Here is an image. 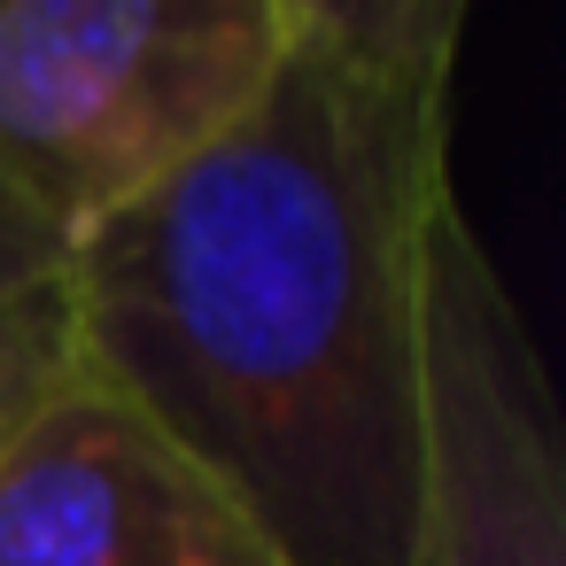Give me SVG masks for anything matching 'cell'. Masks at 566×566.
Returning a JSON list of instances; mask_svg holds the SVG:
<instances>
[{
    "label": "cell",
    "instance_id": "cell-2",
    "mask_svg": "<svg viewBox=\"0 0 566 566\" xmlns=\"http://www.w3.org/2000/svg\"><path fill=\"white\" fill-rule=\"evenodd\" d=\"M303 0H0V195L63 249L272 86Z\"/></svg>",
    "mask_w": 566,
    "mask_h": 566
},
{
    "label": "cell",
    "instance_id": "cell-4",
    "mask_svg": "<svg viewBox=\"0 0 566 566\" xmlns=\"http://www.w3.org/2000/svg\"><path fill=\"white\" fill-rule=\"evenodd\" d=\"M0 566H280L125 396L78 365L0 442Z\"/></svg>",
    "mask_w": 566,
    "mask_h": 566
},
{
    "label": "cell",
    "instance_id": "cell-5",
    "mask_svg": "<svg viewBox=\"0 0 566 566\" xmlns=\"http://www.w3.org/2000/svg\"><path fill=\"white\" fill-rule=\"evenodd\" d=\"M71 373V311H63V272L40 287L0 295V442L17 434V419Z\"/></svg>",
    "mask_w": 566,
    "mask_h": 566
},
{
    "label": "cell",
    "instance_id": "cell-1",
    "mask_svg": "<svg viewBox=\"0 0 566 566\" xmlns=\"http://www.w3.org/2000/svg\"><path fill=\"white\" fill-rule=\"evenodd\" d=\"M458 0H303L272 86L63 249L71 365L280 566H411Z\"/></svg>",
    "mask_w": 566,
    "mask_h": 566
},
{
    "label": "cell",
    "instance_id": "cell-3",
    "mask_svg": "<svg viewBox=\"0 0 566 566\" xmlns=\"http://www.w3.org/2000/svg\"><path fill=\"white\" fill-rule=\"evenodd\" d=\"M411 566H566V458L527 326L450 210L427 287Z\"/></svg>",
    "mask_w": 566,
    "mask_h": 566
},
{
    "label": "cell",
    "instance_id": "cell-6",
    "mask_svg": "<svg viewBox=\"0 0 566 566\" xmlns=\"http://www.w3.org/2000/svg\"><path fill=\"white\" fill-rule=\"evenodd\" d=\"M55 272H63V241L0 195V295H9V287H40Z\"/></svg>",
    "mask_w": 566,
    "mask_h": 566
}]
</instances>
